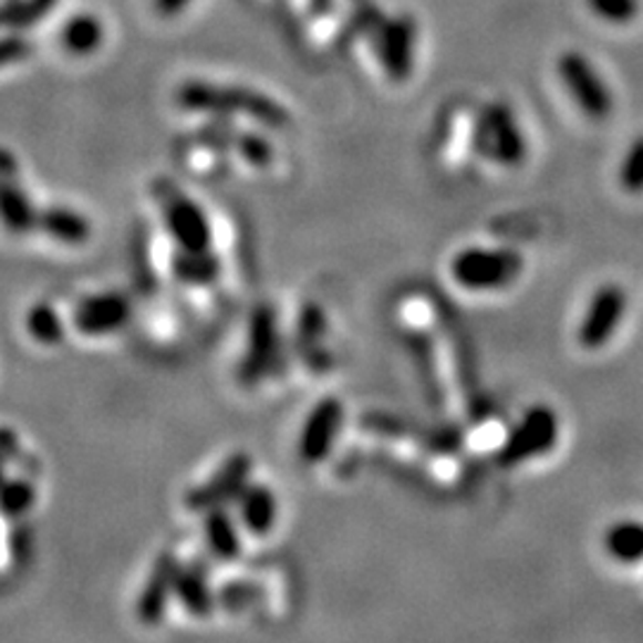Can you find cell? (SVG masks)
I'll return each instance as SVG.
<instances>
[{
	"label": "cell",
	"mask_w": 643,
	"mask_h": 643,
	"mask_svg": "<svg viewBox=\"0 0 643 643\" xmlns=\"http://www.w3.org/2000/svg\"><path fill=\"white\" fill-rule=\"evenodd\" d=\"M37 208L24 191L20 163L8 148H0V222L10 234L31 231L37 227Z\"/></svg>",
	"instance_id": "12"
},
{
	"label": "cell",
	"mask_w": 643,
	"mask_h": 643,
	"mask_svg": "<svg viewBox=\"0 0 643 643\" xmlns=\"http://www.w3.org/2000/svg\"><path fill=\"white\" fill-rule=\"evenodd\" d=\"M324 312L318 305H305L298 322V351L312 363V355H320V339L324 334Z\"/></svg>",
	"instance_id": "23"
},
{
	"label": "cell",
	"mask_w": 643,
	"mask_h": 643,
	"mask_svg": "<svg viewBox=\"0 0 643 643\" xmlns=\"http://www.w3.org/2000/svg\"><path fill=\"white\" fill-rule=\"evenodd\" d=\"M20 453V442L18 434L8 427H0V463H8Z\"/></svg>",
	"instance_id": "31"
},
{
	"label": "cell",
	"mask_w": 643,
	"mask_h": 643,
	"mask_svg": "<svg viewBox=\"0 0 643 643\" xmlns=\"http://www.w3.org/2000/svg\"><path fill=\"white\" fill-rule=\"evenodd\" d=\"M279 360V324L272 305H258L248 324V346L239 365V382L256 386L268 376Z\"/></svg>",
	"instance_id": "9"
},
{
	"label": "cell",
	"mask_w": 643,
	"mask_h": 643,
	"mask_svg": "<svg viewBox=\"0 0 643 643\" xmlns=\"http://www.w3.org/2000/svg\"><path fill=\"white\" fill-rule=\"evenodd\" d=\"M250 473H253V458H250L246 450L234 453V456H229L222 465H219V469L210 479L194 486V489L186 494L184 506L191 512L203 515L217 508H225L231 500H237L241 496V491L248 486Z\"/></svg>",
	"instance_id": "8"
},
{
	"label": "cell",
	"mask_w": 643,
	"mask_h": 643,
	"mask_svg": "<svg viewBox=\"0 0 643 643\" xmlns=\"http://www.w3.org/2000/svg\"><path fill=\"white\" fill-rule=\"evenodd\" d=\"M560 442V417L551 405H531L525 417L517 422L498 450V463L517 467L529 460L543 458Z\"/></svg>",
	"instance_id": "5"
},
{
	"label": "cell",
	"mask_w": 643,
	"mask_h": 643,
	"mask_svg": "<svg viewBox=\"0 0 643 643\" xmlns=\"http://www.w3.org/2000/svg\"><path fill=\"white\" fill-rule=\"evenodd\" d=\"M558 74L568 86L570 96L582 113L593 122H605L613 115V93H610L603 76L595 72L582 53H562L558 60Z\"/></svg>",
	"instance_id": "7"
},
{
	"label": "cell",
	"mask_w": 643,
	"mask_h": 643,
	"mask_svg": "<svg viewBox=\"0 0 643 643\" xmlns=\"http://www.w3.org/2000/svg\"><path fill=\"white\" fill-rule=\"evenodd\" d=\"M415 20L407 14H398L394 20H384L374 31V49L382 68L391 82H405L413 74L415 65Z\"/></svg>",
	"instance_id": "10"
},
{
	"label": "cell",
	"mask_w": 643,
	"mask_h": 643,
	"mask_svg": "<svg viewBox=\"0 0 643 643\" xmlns=\"http://www.w3.org/2000/svg\"><path fill=\"white\" fill-rule=\"evenodd\" d=\"M191 0H153V8L163 18H175L177 12H182Z\"/></svg>",
	"instance_id": "32"
},
{
	"label": "cell",
	"mask_w": 643,
	"mask_h": 643,
	"mask_svg": "<svg viewBox=\"0 0 643 643\" xmlns=\"http://www.w3.org/2000/svg\"><path fill=\"white\" fill-rule=\"evenodd\" d=\"M103 41V27L96 18H76L72 20L65 31H62V43L68 45V49L74 55H86L91 51H96Z\"/></svg>",
	"instance_id": "21"
},
{
	"label": "cell",
	"mask_w": 643,
	"mask_h": 643,
	"mask_svg": "<svg viewBox=\"0 0 643 643\" xmlns=\"http://www.w3.org/2000/svg\"><path fill=\"white\" fill-rule=\"evenodd\" d=\"M153 196L158 200L165 225L177 248L208 250L212 246V227L206 210L194 198H188L175 182L155 179Z\"/></svg>",
	"instance_id": "3"
},
{
	"label": "cell",
	"mask_w": 643,
	"mask_h": 643,
	"mask_svg": "<svg viewBox=\"0 0 643 643\" xmlns=\"http://www.w3.org/2000/svg\"><path fill=\"white\" fill-rule=\"evenodd\" d=\"M522 270V256L510 248H465L450 262L453 279L469 291L506 289L515 284Z\"/></svg>",
	"instance_id": "2"
},
{
	"label": "cell",
	"mask_w": 643,
	"mask_h": 643,
	"mask_svg": "<svg viewBox=\"0 0 643 643\" xmlns=\"http://www.w3.org/2000/svg\"><path fill=\"white\" fill-rule=\"evenodd\" d=\"M34 51V45H31L27 39L22 37H8V39H0V68H8L14 65V62H20L24 58L31 55Z\"/></svg>",
	"instance_id": "30"
},
{
	"label": "cell",
	"mask_w": 643,
	"mask_h": 643,
	"mask_svg": "<svg viewBox=\"0 0 643 643\" xmlns=\"http://www.w3.org/2000/svg\"><path fill=\"white\" fill-rule=\"evenodd\" d=\"M603 551L605 556L632 568V564L643 562V520L641 517H620L610 522L603 531Z\"/></svg>",
	"instance_id": "16"
},
{
	"label": "cell",
	"mask_w": 643,
	"mask_h": 643,
	"mask_svg": "<svg viewBox=\"0 0 643 643\" xmlns=\"http://www.w3.org/2000/svg\"><path fill=\"white\" fill-rule=\"evenodd\" d=\"M237 153H241V158L248 160L250 165L256 167H265L272 163V144L262 134H253V132H239L237 138Z\"/></svg>",
	"instance_id": "28"
},
{
	"label": "cell",
	"mask_w": 643,
	"mask_h": 643,
	"mask_svg": "<svg viewBox=\"0 0 643 643\" xmlns=\"http://www.w3.org/2000/svg\"><path fill=\"white\" fill-rule=\"evenodd\" d=\"M3 479H6L3 477V463H0V484H3Z\"/></svg>",
	"instance_id": "33"
},
{
	"label": "cell",
	"mask_w": 643,
	"mask_h": 643,
	"mask_svg": "<svg viewBox=\"0 0 643 643\" xmlns=\"http://www.w3.org/2000/svg\"><path fill=\"white\" fill-rule=\"evenodd\" d=\"M37 227L43 234H49L51 239L70 243V246H82L91 237L89 219L76 210L60 208V206H51V208L41 210L37 217Z\"/></svg>",
	"instance_id": "18"
},
{
	"label": "cell",
	"mask_w": 643,
	"mask_h": 643,
	"mask_svg": "<svg viewBox=\"0 0 643 643\" xmlns=\"http://www.w3.org/2000/svg\"><path fill=\"white\" fill-rule=\"evenodd\" d=\"M200 144H206L212 151H234L237 148L239 129L234 127L227 115H217V120L208 122L206 127L198 132Z\"/></svg>",
	"instance_id": "27"
},
{
	"label": "cell",
	"mask_w": 643,
	"mask_h": 643,
	"mask_svg": "<svg viewBox=\"0 0 643 643\" xmlns=\"http://www.w3.org/2000/svg\"><path fill=\"white\" fill-rule=\"evenodd\" d=\"M618 182L624 194H630V196L643 194V136L634 138L632 146L626 148L624 158L620 163Z\"/></svg>",
	"instance_id": "25"
},
{
	"label": "cell",
	"mask_w": 643,
	"mask_h": 643,
	"mask_svg": "<svg viewBox=\"0 0 643 643\" xmlns=\"http://www.w3.org/2000/svg\"><path fill=\"white\" fill-rule=\"evenodd\" d=\"M175 599L182 603L186 613L194 618H208L212 613L215 599L208 582V570L203 568V564L198 562L179 564Z\"/></svg>",
	"instance_id": "17"
},
{
	"label": "cell",
	"mask_w": 643,
	"mask_h": 643,
	"mask_svg": "<svg viewBox=\"0 0 643 643\" xmlns=\"http://www.w3.org/2000/svg\"><path fill=\"white\" fill-rule=\"evenodd\" d=\"M58 0H14V3L0 8V24L27 27L34 24L45 10H51Z\"/></svg>",
	"instance_id": "26"
},
{
	"label": "cell",
	"mask_w": 643,
	"mask_h": 643,
	"mask_svg": "<svg viewBox=\"0 0 643 643\" xmlns=\"http://www.w3.org/2000/svg\"><path fill=\"white\" fill-rule=\"evenodd\" d=\"M343 415H346L343 403L334 396L315 403L303 422L301 436H298V456L305 465H318L332 453L343 427Z\"/></svg>",
	"instance_id": "11"
},
{
	"label": "cell",
	"mask_w": 643,
	"mask_h": 643,
	"mask_svg": "<svg viewBox=\"0 0 643 643\" xmlns=\"http://www.w3.org/2000/svg\"><path fill=\"white\" fill-rule=\"evenodd\" d=\"M37 500L34 484L27 479H10L0 484V512L6 517L24 515Z\"/></svg>",
	"instance_id": "24"
},
{
	"label": "cell",
	"mask_w": 643,
	"mask_h": 643,
	"mask_svg": "<svg viewBox=\"0 0 643 643\" xmlns=\"http://www.w3.org/2000/svg\"><path fill=\"white\" fill-rule=\"evenodd\" d=\"M177 103L188 110V113H210L227 117L243 115L272 129H284L291 122L289 110L284 105L246 86L191 80L177 89Z\"/></svg>",
	"instance_id": "1"
},
{
	"label": "cell",
	"mask_w": 643,
	"mask_h": 643,
	"mask_svg": "<svg viewBox=\"0 0 643 643\" xmlns=\"http://www.w3.org/2000/svg\"><path fill=\"white\" fill-rule=\"evenodd\" d=\"M132 303L120 291H107L84 298L74 310V326L86 336H105L129 322Z\"/></svg>",
	"instance_id": "14"
},
{
	"label": "cell",
	"mask_w": 643,
	"mask_h": 643,
	"mask_svg": "<svg viewBox=\"0 0 643 643\" xmlns=\"http://www.w3.org/2000/svg\"><path fill=\"white\" fill-rule=\"evenodd\" d=\"M241 525L253 537H268L279 515V500L268 484H248L237 498Z\"/></svg>",
	"instance_id": "15"
},
{
	"label": "cell",
	"mask_w": 643,
	"mask_h": 643,
	"mask_svg": "<svg viewBox=\"0 0 643 643\" xmlns=\"http://www.w3.org/2000/svg\"><path fill=\"white\" fill-rule=\"evenodd\" d=\"M475 151L486 160L517 167L527 160V136L506 103L486 105L475 124Z\"/></svg>",
	"instance_id": "4"
},
{
	"label": "cell",
	"mask_w": 643,
	"mask_h": 643,
	"mask_svg": "<svg viewBox=\"0 0 643 643\" xmlns=\"http://www.w3.org/2000/svg\"><path fill=\"white\" fill-rule=\"evenodd\" d=\"M626 308H630V295L624 287L608 281L593 291L589 298L587 310L577 326V343L584 351H601L610 341L615 339L618 329L626 318Z\"/></svg>",
	"instance_id": "6"
},
{
	"label": "cell",
	"mask_w": 643,
	"mask_h": 643,
	"mask_svg": "<svg viewBox=\"0 0 643 643\" xmlns=\"http://www.w3.org/2000/svg\"><path fill=\"white\" fill-rule=\"evenodd\" d=\"M179 564V558L172 551H165L155 558L151 574L146 577L144 589H141L136 599V618L144 624L153 626L165 618L167 603L175 595Z\"/></svg>",
	"instance_id": "13"
},
{
	"label": "cell",
	"mask_w": 643,
	"mask_h": 643,
	"mask_svg": "<svg viewBox=\"0 0 643 643\" xmlns=\"http://www.w3.org/2000/svg\"><path fill=\"white\" fill-rule=\"evenodd\" d=\"M219 258L212 250H184L179 248L175 256H172V272L188 287H208L219 277Z\"/></svg>",
	"instance_id": "19"
},
{
	"label": "cell",
	"mask_w": 643,
	"mask_h": 643,
	"mask_svg": "<svg viewBox=\"0 0 643 643\" xmlns=\"http://www.w3.org/2000/svg\"><path fill=\"white\" fill-rule=\"evenodd\" d=\"M206 541L217 560L229 562L241 556V535L234 517L225 508L206 512Z\"/></svg>",
	"instance_id": "20"
},
{
	"label": "cell",
	"mask_w": 643,
	"mask_h": 643,
	"mask_svg": "<svg viewBox=\"0 0 643 643\" xmlns=\"http://www.w3.org/2000/svg\"><path fill=\"white\" fill-rule=\"evenodd\" d=\"M589 6L599 18L615 24L632 22L639 12V0H589Z\"/></svg>",
	"instance_id": "29"
},
{
	"label": "cell",
	"mask_w": 643,
	"mask_h": 643,
	"mask_svg": "<svg viewBox=\"0 0 643 643\" xmlns=\"http://www.w3.org/2000/svg\"><path fill=\"white\" fill-rule=\"evenodd\" d=\"M27 329L31 336H34L39 343H43V346H58L62 336H65V326H62L60 315L51 305H43V303L29 310Z\"/></svg>",
	"instance_id": "22"
}]
</instances>
